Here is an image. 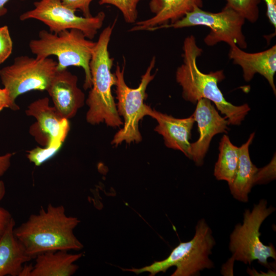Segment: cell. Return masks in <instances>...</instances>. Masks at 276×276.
Segmentation results:
<instances>
[{
	"label": "cell",
	"mask_w": 276,
	"mask_h": 276,
	"mask_svg": "<svg viewBox=\"0 0 276 276\" xmlns=\"http://www.w3.org/2000/svg\"><path fill=\"white\" fill-rule=\"evenodd\" d=\"M80 222L78 218L66 215L63 205L49 204L14 227V233L33 259L47 251L81 250L83 245L74 233Z\"/></svg>",
	"instance_id": "cell-1"
},
{
	"label": "cell",
	"mask_w": 276,
	"mask_h": 276,
	"mask_svg": "<svg viewBox=\"0 0 276 276\" xmlns=\"http://www.w3.org/2000/svg\"><path fill=\"white\" fill-rule=\"evenodd\" d=\"M182 51V63L176 70L175 78L182 88L183 98L194 104L200 99H208L225 116L229 124L239 125L250 108L247 104L236 106L225 100L218 85L225 78L223 71L205 74L199 70L196 60L202 50L193 35L185 39Z\"/></svg>",
	"instance_id": "cell-2"
},
{
	"label": "cell",
	"mask_w": 276,
	"mask_h": 276,
	"mask_svg": "<svg viewBox=\"0 0 276 276\" xmlns=\"http://www.w3.org/2000/svg\"><path fill=\"white\" fill-rule=\"evenodd\" d=\"M116 21L101 33L89 62L92 86L86 100L88 107L86 119L92 125L104 122L108 126L117 127L123 124L111 94L116 77L111 71L114 59L108 50Z\"/></svg>",
	"instance_id": "cell-3"
},
{
	"label": "cell",
	"mask_w": 276,
	"mask_h": 276,
	"mask_svg": "<svg viewBox=\"0 0 276 276\" xmlns=\"http://www.w3.org/2000/svg\"><path fill=\"white\" fill-rule=\"evenodd\" d=\"M215 244L212 229L205 220L202 218L196 225L193 238L188 242H180L167 258L142 268L122 269L136 274L147 272L154 276L175 266L176 270L172 276L199 275L204 269L214 268V264L209 256Z\"/></svg>",
	"instance_id": "cell-4"
},
{
	"label": "cell",
	"mask_w": 276,
	"mask_h": 276,
	"mask_svg": "<svg viewBox=\"0 0 276 276\" xmlns=\"http://www.w3.org/2000/svg\"><path fill=\"white\" fill-rule=\"evenodd\" d=\"M39 38L31 40L29 48L38 58L54 55L57 57V70L70 66L81 67L84 72L83 87L91 88V77L89 62L96 42L87 38L79 30H65L58 33L45 30L39 31Z\"/></svg>",
	"instance_id": "cell-5"
},
{
	"label": "cell",
	"mask_w": 276,
	"mask_h": 276,
	"mask_svg": "<svg viewBox=\"0 0 276 276\" xmlns=\"http://www.w3.org/2000/svg\"><path fill=\"white\" fill-rule=\"evenodd\" d=\"M275 210L271 205L267 206L265 199L255 204L251 211L245 210L243 223L236 224L229 236L228 248L232 258L249 265L258 260L266 268L274 269V265L268 263V259L276 260L275 247L272 243L268 245L263 244L259 229L263 221Z\"/></svg>",
	"instance_id": "cell-6"
},
{
	"label": "cell",
	"mask_w": 276,
	"mask_h": 276,
	"mask_svg": "<svg viewBox=\"0 0 276 276\" xmlns=\"http://www.w3.org/2000/svg\"><path fill=\"white\" fill-rule=\"evenodd\" d=\"M155 57L152 58L145 73L142 76L139 86L129 87L124 80L125 66L121 68L117 64L115 71L116 77V105L118 112L124 119L123 128L114 136L111 144L117 146L123 142L127 143H139L142 137L139 128V123L145 116L149 107L144 103L147 97L146 90L155 74H151L155 66Z\"/></svg>",
	"instance_id": "cell-7"
},
{
	"label": "cell",
	"mask_w": 276,
	"mask_h": 276,
	"mask_svg": "<svg viewBox=\"0 0 276 276\" xmlns=\"http://www.w3.org/2000/svg\"><path fill=\"white\" fill-rule=\"evenodd\" d=\"M245 19L232 8L226 5L219 12L213 13L195 7L181 19L161 28L175 29L194 26L210 28V32L204 38V43L213 46L220 42L231 45L236 44L241 49L247 48V44L242 31Z\"/></svg>",
	"instance_id": "cell-8"
},
{
	"label": "cell",
	"mask_w": 276,
	"mask_h": 276,
	"mask_svg": "<svg viewBox=\"0 0 276 276\" xmlns=\"http://www.w3.org/2000/svg\"><path fill=\"white\" fill-rule=\"evenodd\" d=\"M57 70V62L52 58L22 55L0 70V78L12 102L16 104V98L26 93L47 91Z\"/></svg>",
	"instance_id": "cell-9"
},
{
	"label": "cell",
	"mask_w": 276,
	"mask_h": 276,
	"mask_svg": "<svg viewBox=\"0 0 276 276\" xmlns=\"http://www.w3.org/2000/svg\"><path fill=\"white\" fill-rule=\"evenodd\" d=\"M34 6L32 10L21 14L20 20H38L54 33L65 30L78 29L90 40L95 37L102 27L105 18V13L103 11L90 17L77 16L76 11L63 5L62 0H39L34 3Z\"/></svg>",
	"instance_id": "cell-10"
},
{
	"label": "cell",
	"mask_w": 276,
	"mask_h": 276,
	"mask_svg": "<svg viewBox=\"0 0 276 276\" xmlns=\"http://www.w3.org/2000/svg\"><path fill=\"white\" fill-rule=\"evenodd\" d=\"M193 116L197 123L199 136L197 141L191 143L190 159L200 166L212 138L218 133L226 132L229 123L225 117L219 114L212 102L204 98L197 102Z\"/></svg>",
	"instance_id": "cell-11"
},
{
	"label": "cell",
	"mask_w": 276,
	"mask_h": 276,
	"mask_svg": "<svg viewBox=\"0 0 276 276\" xmlns=\"http://www.w3.org/2000/svg\"><path fill=\"white\" fill-rule=\"evenodd\" d=\"M78 78L67 68L57 70L47 91L54 106L66 119L73 118L85 101V95L78 87Z\"/></svg>",
	"instance_id": "cell-12"
},
{
	"label": "cell",
	"mask_w": 276,
	"mask_h": 276,
	"mask_svg": "<svg viewBox=\"0 0 276 276\" xmlns=\"http://www.w3.org/2000/svg\"><path fill=\"white\" fill-rule=\"evenodd\" d=\"M230 47L229 58L233 63L239 65L243 71V76L246 82L250 81L258 73L268 82L274 95L276 88L274 76L276 72V46L257 53H247L233 44Z\"/></svg>",
	"instance_id": "cell-13"
},
{
	"label": "cell",
	"mask_w": 276,
	"mask_h": 276,
	"mask_svg": "<svg viewBox=\"0 0 276 276\" xmlns=\"http://www.w3.org/2000/svg\"><path fill=\"white\" fill-rule=\"evenodd\" d=\"M202 0H150L149 9L154 16L135 22L129 31H151L161 29L179 20L195 7L202 8Z\"/></svg>",
	"instance_id": "cell-14"
},
{
	"label": "cell",
	"mask_w": 276,
	"mask_h": 276,
	"mask_svg": "<svg viewBox=\"0 0 276 276\" xmlns=\"http://www.w3.org/2000/svg\"><path fill=\"white\" fill-rule=\"evenodd\" d=\"M147 116L156 120L158 125L154 130L161 134L168 148L181 151L188 158L191 157V131L195 122L193 116L178 119L153 110L149 106Z\"/></svg>",
	"instance_id": "cell-15"
},
{
	"label": "cell",
	"mask_w": 276,
	"mask_h": 276,
	"mask_svg": "<svg viewBox=\"0 0 276 276\" xmlns=\"http://www.w3.org/2000/svg\"><path fill=\"white\" fill-rule=\"evenodd\" d=\"M26 113L36 119L38 127L47 135L46 146L63 144L70 130V124L68 119L64 118L54 106L49 105L48 98L31 103Z\"/></svg>",
	"instance_id": "cell-16"
},
{
	"label": "cell",
	"mask_w": 276,
	"mask_h": 276,
	"mask_svg": "<svg viewBox=\"0 0 276 276\" xmlns=\"http://www.w3.org/2000/svg\"><path fill=\"white\" fill-rule=\"evenodd\" d=\"M15 221L12 219L0 238V276H19L30 257L14 233Z\"/></svg>",
	"instance_id": "cell-17"
},
{
	"label": "cell",
	"mask_w": 276,
	"mask_h": 276,
	"mask_svg": "<svg viewBox=\"0 0 276 276\" xmlns=\"http://www.w3.org/2000/svg\"><path fill=\"white\" fill-rule=\"evenodd\" d=\"M67 250L47 251L36 256L30 276H71L78 269L74 263L82 253L70 254Z\"/></svg>",
	"instance_id": "cell-18"
},
{
	"label": "cell",
	"mask_w": 276,
	"mask_h": 276,
	"mask_svg": "<svg viewBox=\"0 0 276 276\" xmlns=\"http://www.w3.org/2000/svg\"><path fill=\"white\" fill-rule=\"evenodd\" d=\"M255 136V133L249 136L247 141L239 147V162L235 178L229 189L233 197L236 200L246 202L248 194L254 186L255 176L258 168L250 158L249 147Z\"/></svg>",
	"instance_id": "cell-19"
},
{
	"label": "cell",
	"mask_w": 276,
	"mask_h": 276,
	"mask_svg": "<svg viewBox=\"0 0 276 276\" xmlns=\"http://www.w3.org/2000/svg\"><path fill=\"white\" fill-rule=\"evenodd\" d=\"M219 153L214 175L218 180H225L231 185L234 181L238 165L239 147L233 145L226 135L219 143Z\"/></svg>",
	"instance_id": "cell-20"
},
{
	"label": "cell",
	"mask_w": 276,
	"mask_h": 276,
	"mask_svg": "<svg viewBox=\"0 0 276 276\" xmlns=\"http://www.w3.org/2000/svg\"><path fill=\"white\" fill-rule=\"evenodd\" d=\"M226 5L233 9L245 20L256 22L259 17V5L261 0H226Z\"/></svg>",
	"instance_id": "cell-21"
},
{
	"label": "cell",
	"mask_w": 276,
	"mask_h": 276,
	"mask_svg": "<svg viewBox=\"0 0 276 276\" xmlns=\"http://www.w3.org/2000/svg\"><path fill=\"white\" fill-rule=\"evenodd\" d=\"M143 0H99L101 5H110L117 8L122 13L125 21L133 24L138 16L137 6Z\"/></svg>",
	"instance_id": "cell-22"
},
{
	"label": "cell",
	"mask_w": 276,
	"mask_h": 276,
	"mask_svg": "<svg viewBox=\"0 0 276 276\" xmlns=\"http://www.w3.org/2000/svg\"><path fill=\"white\" fill-rule=\"evenodd\" d=\"M62 145L56 144L46 146L43 148L36 147L28 151L27 157L36 166H39L53 157Z\"/></svg>",
	"instance_id": "cell-23"
},
{
	"label": "cell",
	"mask_w": 276,
	"mask_h": 276,
	"mask_svg": "<svg viewBox=\"0 0 276 276\" xmlns=\"http://www.w3.org/2000/svg\"><path fill=\"white\" fill-rule=\"evenodd\" d=\"M13 48L12 41L7 26L0 27V64L11 55Z\"/></svg>",
	"instance_id": "cell-24"
},
{
	"label": "cell",
	"mask_w": 276,
	"mask_h": 276,
	"mask_svg": "<svg viewBox=\"0 0 276 276\" xmlns=\"http://www.w3.org/2000/svg\"><path fill=\"white\" fill-rule=\"evenodd\" d=\"M275 179V157L267 166L258 168L255 176L254 185L266 183Z\"/></svg>",
	"instance_id": "cell-25"
},
{
	"label": "cell",
	"mask_w": 276,
	"mask_h": 276,
	"mask_svg": "<svg viewBox=\"0 0 276 276\" xmlns=\"http://www.w3.org/2000/svg\"><path fill=\"white\" fill-rule=\"evenodd\" d=\"M6 194V187L4 181L0 179V201ZM11 213L4 208L0 207V238L12 220Z\"/></svg>",
	"instance_id": "cell-26"
},
{
	"label": "cell",
	"mask_w": 276,
	"mask_h": 276,
	"mask_svg": "<svg viewBox=\"0 0 276 276\" xmlns=\"http://www.w3.org/2000/svg\"><path fill=\"white\" fill-rule=\"evenodd\" d=\"M94 0H62V4L76 11H81L85 17L92 16L90 11V5Z\"/></svg>",
	"instance_id": "cell-27"
},
{
	"label": "cell",
	"mask_w": 276,
	"mask_h": 276,
	"mask_svg": "<svg viewBox=\"0 0 276 276\" xmlns=\"http://www.w3.org/2000/svg\"><path fill=\"white\" fill-rule=\"evenodd\" d=\"M6 108H9L14 110L19 109L16 104L12 102L6 89L0 88V112Z\"/></svg>",
	"instance_id": "cell-28"
},
{
	"label": "cell",
	"mask_w": 276,
	"mask_h": 276,
	"mask_svg": "<svg viewBox=\"0 0 276 276\" xmlns=\"http://www.w3.org/2000/svg\"><path fill=\"white\" fill-rule=\"evenodd\" d=\"M266 7V15L270 23L276 28V0H263Z\"/></svg>",
	"instance_id": "cell-29"
},
{
	"label": "cell",
	"mask_w": 276,
	"mask_h": 276,
	"mask_svg": "<svg viewBox=\"0 0 276 276\" xmlns=\"http://www.w3.org/2000/svg\"><path fill=\"white\" fill-rule=\"evenodd\" d=\"M12 155L13 154L10 153L0 155V177L4 175L9 169Z\"/></svg>",
	"instance_id": "cell-30"
},
{
	"label": "cell",
	"mask_w": 276,
	"mask_h": 276,
	"mask_svg": "<svg viewBox=\"0 0 276 276\" xmlns=\"http://www.w3.org/2000/svg\"><path fill=\"white\" fill-rule=\"evenodd\" d=\"M235 260L231 258L228 261L224 264L221 269V273L223 275H234L233 269Z\"/></svg>",
	"instance_id": "cell-31"
},
{
	"label": "cell",
	"mask_w": 276,
	"mask_h": 276,
	"mask_svg": "<svg viewBox=\"0 0 276 276\" xmlns=\"http://www.w3.org/2000/svg\"><path fill=\"white\" fill-rule=\"evenodd\" d=\"M9 1V0H0V16L4 15L7 13V10L5 6ZM21 1H22L25 0Z\"/></svg>",
	"instance_id": "cell-32"
}]
</instances>
